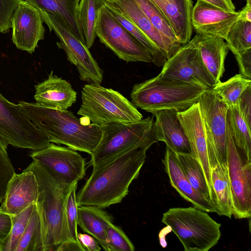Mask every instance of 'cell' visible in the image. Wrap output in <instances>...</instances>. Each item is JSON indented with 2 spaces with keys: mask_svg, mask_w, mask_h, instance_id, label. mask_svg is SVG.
I'll return each mask as SVG.
<instances>
[{
  "mask_svg": "<svg viewBox=\"0 0 251 251\" xmlns=\"http://www.w3.org/2000/svg\"><path fill=\"white\" fill-rule=\"evenodd\" d=\"M106 241L109 251H134L135 247L122 228L113 223L108 226Z\"/></svg>",
  "mask_w": 251,
  "mask_h": 251,
  "instance_id": "obj_37",
  "label": "cell"
},
{
  "mask_svg": "<svg viewBox=\"0 0 251 251\" xmlns=\"http://www.w3.org/2000/svg\"><path fill=\"white\" fill-rule=\"evenodd\" d=\"M226 165L236 219L251 216V161L248 160L236 146L227 122Z\"/></svg>",
  "mask_w": 251,
  "mask_h": 251,
  "instance_id": "obj_12",
  "label": "cell"
},
{
  "mask_svg": "<svg viewBox=\"0 0 251 251\" xmlns=\"http://www.w3.org/2000/svg\"><path fill=\"white\" fill-rule=\"evenodd\" d=\"M175 109H163L149 112L155 117L152 129L158 141L176 153H191L189 141Z\"/></svg>",
  "mask_w": 251,
  "mask_h": 251,
  "instance_id": "obj_19",
  "label": "cell"
},
{
  "mask_svg": "<svg viewBox=\"0 0 251 251\" xmlns=\"http://www.w3.org/2000/svg\"><path fill=\"white\" fill-rule=\"evenodd\" d=\"M113 221V217L102 208L91 205L78 206V226L93 236L106 251H109L106 229Z\"/></svg>",
  "mask_w": 251,
  "mask_h": 251,
  "instance_id": "obj_25",
  "label": "cell"
},
{
  "mask_svg": "<svg viewBox=\"0 0 251 251\" xmlns=\"http://www.w3.org/2000/svg\"><path fill=\"white\" fill-rule=\"evenodd\" d=\"M224 10L229 12L236 11L235 6L232 0H201Z\"/></svg>",
  "mask_w": 251,
  "mask_h": 251,
  "instance_id": "obj_45",
  "label": "cell"
},
{
  "mask_svg": "<svg viewBox=\"0 0 251 251\" xmlns=\"http://www.w3.org/2000/svg\"><path fill=\"white\" fill-rule=\"evenodd\" d=\"M15 251H45L42 222L36 203Z\"/></svg>",
  "mask_w": 251,
  "mask_h": 251,
  "instance_id": "obj_33",
  "label": "cell"
},
{
  "mask_svg": "<svg viewBox=\"0 0 251 251\" xmlns=\"http://www.w3.org/2000/svg\"><path fill=\"white\" fill-rule=\"evenodd\" d=\"M34 98L41 105L60 110H67L75 102L77 93L67 80L53 74L35 85Z\"/></svg>",
  "mask_w": 251,
  "mask_h": 251,
  "instance_id": "obj_21",
  "label": "cell"
},
{
  "mask_svg": "<svg viewBox=\"0 0 251 251\" xmlns=\"http://www.w3.org/2000/svg\"><path fill=\"white\" fill-rule=\"evenodd\" d=\"M162 162L171 186L194 207L206 212L217 213L215 206L198 193L191 185L183 172L175 152L166 146Z\"/></svg>",
  "mask_w": 251,
  "mask_h": 251,
  "instance_id": "obj_20",
  "label": "cell"
},
{
  "mask_svg": "<svg viewBox=\"0 0 251 251\" xmlns=\"http://www.w3.org/2000/svg\"><path fill=\"white\" fill-rule=\"evenodd\" d=\"M44 22L53 30L59 41L58 47L65 52L67 59L77 70L81 80L89 84L100 85L103 71L99 66L89 49L62 21L52 14L40 10Z\"/></svg>",
  "mask_w": 251,
  "mask_h": 251,
  "instance_id": "obj_9",
  "label": "cell"
},
{
  "mask_svg": "<svg viewBox=\"0 0 251 251\" xmlns=\"http://www.w3.org/2000/svg\"><path fill=\"white\" fill-rule=\"evenodd\" d=\"M77 186L73 188L70 193L66 204V221L72 239L79 242L77 238L78 204L76 199V190Z\"/></svg>",
  "mask_w": 251,
  "mask_h": 251,
  "instance_id": "obj_38",
  "label": "cell"
},
{
  "mask_svg": "<svg viewBox=\"0 0 251 251\" xmlns=\"http://www.w3.org/2000/svg\"><path fill=\"white\" fill-rule=\"evenodd\" d=\"M198 103L204 126L210 167L217 160L222 164H226L227 112L228 107L212 88L204 91Z\"/></svg>",
  "mask_w": 251,
  "mask_h": 251,
  "instance_id": "obj_11",
  "label": "cell"
},
{
  "mask_svg": "<svg viewBox=\"0 0 251 251\" xmlns=\"http://www.w3.org/2000/svg\"><path fill=\"white\" fill-rule=\"evenodd\" d=\"M158 75L198 85L207 89L216 84L201 59L197 34L167 59Z\"/></svg>",
  "mask_w": 251,
  "mask_h": 251,
  "instance_id": "obj_13",
  "label": "cell"
},
{
  "mask_svg": "<svg viewBox=\"0 0 251 251\" xmlns=\"http://www.w3.org/2000/svg\"><path fill=\"white\" fill-rule=\"evenodd\" d=\"M96 35L101 43L127 63H152L148 51L114 17L105 5L98 14Z\"/></svg>",
  "mask_w": 251,
  "mask_h": 251,
  "instance_id": "obj_10",
  "label": "cell"
},
{
  "mask_svg": "<svg viewBox=\"0 0 251 251\" xmlns=\"http://www.w3.org/2000/svg\"><path fill=\"white\" fill-rule=\"evenodd\" d=\"M35 202L19 213L11 215L12 226L1 251H15L32 215Z\"/></svg>",
  "mask_w": 251,
  "mask_h": 251,
  "instance_id": "obj_36",
  "label": "cell"
},
{
  "mask_svg": "<svg viewBox=\"0 0 251 251\" xmlns=\"http://www.w3.org/2000/svg\"><path fill=\"white\" fill-rule=\"evenodd\" d=\"M106 2V0H80L78 5L77 18L89 49L96 37V25L99 11Z\"/></svg>",
  "mask_w": 251,
  "mask_h": 251,
  "instance_id": "obj_28",
  "label": "cell"
},
{
  "mask_svg": "<svg viewBox=\"0 0 251 251\" xmlns=\"http://www.w3.org/2000/svg\"><path fill=\"white\" fill-rule=\"evenodd\" d=\"M151 147L133 148L93 166L89 178L76 195L78 205L104 209L121 202L138 177Z\"/></svg>",
  "mask_w": 251,
  "mask_h": 251,
  "instance_id": "obj_1",
  "label": "cell"
},
{
  "mask_svg": "<svg viewBox=\"0 0 251 251\" xmlns=\"http://www.w3.org/2000/svg\"><path fill=\"white\" fill-rule=\"evenodd\" d=\"M38 193V181L32 171L15 173L8 183L0 207L10 215L17 214L36 202Z\"/></svg>",
  "mask_w": 251,
  "mask_h": 251,
  "instance_id": "obj_18",
  "label": "cell"
},
{
  "mask_svg": "<svg viewBox=\"0 0 251 251\" xmlns=\"http://www.w3.org/2000/svg\"><path fill=\"white\" fill-rule=\"evenodd\" d=\"M25 0L38 10L49 13L62 21L85 44L84 34L76 15L77 8L80 0Z\"/></svg>",
  "mask_w": 251,
  "mask_h": 251,
  "instance_id": "obj_26",
  "label": "cell"
},
{
  "mask_svg": "<svg viewBox=\"0 0 251 251\" xmlns=\"http://www.w3.org/2000/svg\"><path fill=\"white\" fill-rule=\"evenodd\" d=\"M210 175L217 214L231 218L233 206L226 164L215 162L211 166Z\"/></svg>",
  "mask_w": 251,
  "mask_h": 251,
  "instance_id": "obj_27",
  "label": "cell"
},
{
  "mask_svg": "<svg viewBox=\"0 0 251 251\" xmlns=\"http://www.w3.org/2000/svg\"><path fill=\"white\" fill-rule=\"evenodd\" d=\"M177 114L189 141L192 154L201 165L214 202L208 147L199 103H195L188 109L177 112Z\"/></svg>",
  "mask_w": 251,
  "mask_h": 251,
  "instance_id": "obj_16",
  "label": "cell"
},
{
  "mask_svg": "<svg viewBox=\"0 0 251 251\" xmlns=\"http://www.w3.org/2000/svg\"><path fill=\"white\" fill-rule=\"evenodd\" d=\"M250 85L251 79L239 74L225 82H218L212 89L229 108L238 105L242 94Z\"/></svg>",
  "mask_w": 251,
  "mask_h": 251,
  "instance_id": "obj_32",
  "label": "cell"
},
{
  "mask_svg": "<svg viewBox=\"0 0 251 251\" xmlns=\"http://www.w3.org/2000/svg\"><path fill=\"white\" fill-rule=\"evenodd\" d=\"M106 2L139 28L167 59L176 52L152 25L134 0H106Z\"/></svg>",
  "mask_w": 251,
  "mask_h": 251,
  "instance_id": "obj_22",
  "label": "cell"
},
{
  "mask_svg": "<svg viewBox=\"0 0 251 251\" xmlns=\"http://www.w3.org/2000/svg\"><path fill=\"white\" fill-rule=\"evenodd\" d=\"M39 10L30 3L21 0L11 21L12 40L17 49L32 54L38 43L44 39L45 28Z\"/></svg>",
  "mask_w": 251,
  "mask_h": 251,
  "instance_id": "obj_15",
  "label": "cell"
},
{
  "mask_svg": "<svg viewBox=\"0 0 251 251\" xmlns=\"http://www.w3.org/2000/svg\"><path fill=\"white\" fill-rule=\"evenodd\" d=\"M225 40L234 55L251 49V22L238 20L230 28Z\"/></svg>",
  "mask_w": 251,
  "mask_h": 251,
  "instance_id": "obj_35",
  "label": "cell"
},
{
  "mask_svg": "<svg viewBox=\"0 0 251 251\" xmlns=\"http://www.w3.org/2000/svg\"><path fill=\"white\" fill-rule=\"evenodd\" d=\"M161 222L176 234L185 251H208L221 235V225L195 207L170 208Z\"/></svg>",
  "mask_w": 251,
  "mask_h": 251,
  "instance_id": "obj_5",
  "label": "cell"
},
{
  "mask_svg": "<svg viewBox=\"0 0 251 251\" xmlns=\"http://www.w3.org/2000/svg\"><path fill=\"white\" fill-rule=\"evenodd\" d=\"M12 226L11 215L0 207V251L9 235Z\"/></svg>",
  "mask_w": 251,
  "mask_h": 251,
  "instance_id": "obj_42",
  "label": "cell"
},
{
  "mask_svg": "<svg viewBox=\"0 0 251 251\" xmlns=\"http://www.w3.org/2000/svg\"><path fill=\"white\" fill-rule=\"evenodd\" d=\"M24 170L32 171L38 181L36 205L42 222L45 251H55L62 242L73 240L67 224L65 209L68 197L77 183L63 182L35 160Z\"/></svg>",
  "mask_w": 251,
  "mask_h": 251,
  "instance_id": "obj_3",
  "label": "cell"
},
{
  "mask_svg": "<svg viewBox=\"0 0 251 251\" xmlns=\"http://www.w3.org/2000/svg\"><path fill=\"white\" fill-rule=\"evenodd\" d=\"M237 106L245 120L251 126V85L242 94Z\"/></svg>",
  "mask_w": 251,
  "mask_h": 251,
  "instance_id": "obj_40",
  "label": "cell"
},
{
  "mask_svg": "<svg viewBox=\"0 0 251 251\" xmlns=\"http://www.w3.org/2000/svg\"><path fill=\"white\" fill-rule=\"evenodd\" d=\"M206 89L198 85L163 78L158 75L135 84L130 98L136 107L148 112L163 109L181 112L198 102Z\"/></svg>",
  "mask_w": 251,
  "mask_h": 251,
  "instance_id": "obj_4",
  "label": "cell"
},
{
  "mask_svg": "<svg viewBox=\"0 0 251 251\" xmlns=\"http://www.w3.org/2000/svg\"><path fill=\"white\" fill-rule=\"evenodd\" d=\"M0 139L8 147L37 151L48 147V137L0 92Z\"/></svg>",
  "mask_w": 251,
  "mask_h": 251,
  "instance_id": "obj_8",
  "label": "cell"
},
{
  "mask_svg": "<svg viewBox=\"0 0 251 251\" xmlns=\"http://www.w3.org/2000/svg\"><path fill=\"white\" fill-rule=\"evenodd\" d=\"M21 0H0V32L9 31L13 14Z\"/></svg>",
  "mask_w": 251,
  "mask_h": 251,
  "instance_id": "obj_39",
  "label": "cell"
},
{
  "mask_svg": "<svg viewBox=\"0 0 251 251\" xmlns=\"http://www.w3.org/2000/svg\"><path fill=\"white\" fill-rule=\"evenodd\" d=\"M169 0V1H173V0Z\"/></svg>",
  "mask_w": 251,
  "mask_h": 251,
  "instance_id": "obj_47",
  "label": "cell"
},
{
  "mask_svg": "<svg viewBox=\"0 0 251 251\" xmlns=\"http://www.w3.org/2000/svg\"><path fill=\"white\" fill-rule=\"evenodd\" d=\"M246 0V5L239 11V15L238 20L251 22V0Z\"/></svg>",
  "mask_w": 251,
  "mask_h": 251,
  "instance_id": "obj_46",
  "label": "cell"
},
{
  "mask_svg": "<svg viewBox=\"0 0 251 251\" xmlns=\"http://www.w3.org/2000/svg\"><path fill=\"white\" fill-rule=\"evenodd\" d=\"M239 12H229L201 0L193 6L191 23L197 34L226 39L232 25L238 20Z\"/></svg>",
  "mask_w": 251,
  "mask_h": 251,
  "instance_id": "obj_17",
  "label": "cell"
},
{
  "mask_svg": "<svg viewBox=\"0 0 251 251\" xmlns=\"http://www.w3.org/2000/svg\"><path fill=\"white\" fill-rule=\"evenodd\" d=\"M175 153L182 169L191 185L198 193L215 206L212 194L198 159L191 153Z\"/></svg>",
  "mask_w": 251,
  "mask_h": 251,
  "instance_id": "obj_29",
  "label": "cell"
},
{
  "mask_svg": "<svg viewBox=\"0 0 251 251\" xmlns=\"http://www.w3.org/2000/svg\"><path fill=\"white\" fill-rule=\"evenodd\" d=\"M85 251L80 243L74 240H67L62 242L57 247L55 251Z\"/></svg>",
  "mask_w": 251,
  "mask_h": 251,
  "instance_id": "obj_44",
  "label": "cell"
},
{
  "mask_svg": "<svg viewBox=\"0 0 251 251\" xmlns=\"http://www.w3.org/2000/svg\"><path fill=\"white\" fill-rule=\"evenodd\" d=\"M197 34L201 59L216 84L225 72V61L229 50L221 37Z\"/></svg>",
  "mask_w": 251,
  "mask_h": 251,
  "instance_id": "obj_24",
  "label": "cell"
},
{
  "mask_svg": "<svg viewBox=\"0 0 251 251\" xmlns=\"http://www.w3.org/2000/svg\"><path fill=\"white\" fill-rule=\"evenodd\" d=\"M159 9L170 25L178 42L182 45L191 39L193 27L192 0H151Z\"/></svg>",
  "mask_w": 251,
  "mask_h": 251,
  "instance_id": "obj_23",
  "label": "cell"
},
{
  "mask_svg": "<svg viewBox=\"0 0 251 251\" xmlns=\"http://www.w3.org/2000/svg\"><path fill=\"white\" fill-rule=\"evenodd\" d=\"M77 238L85 251H100L101 250L98 241L89 234L77 233Z\"/></svg>",
  "mask_w": 251,
  "mask_h": 251,
  "instance_id": "obj_43",
  "label": "cell"
},
{
  "mask_svg": "<svg viewBox=\"0 0 251 251\" xmlns=\"http://www.w3.org/2000/svg\"><path fill=\"white\" fill-rule=\"evenodd\" d=\"M18 104L25 115L48 137L50 143L64 145L91 155L101 139V126L83 123L70 111L23 100Z\"/></svg>",
  "mask_w": 251,
  "mask_h": 251,
  "instance_id": "obj_2",
  "label": "cell"
},
{
  "mask_svg": "<svg viewBox=\"0 0 251 251\" xmlns=\"http://www.w3.org/2000/svg\"><path fill=\"white\" fill-rule=\"evenodd\" d=\"M105 5L109 8L114 17L127 29L148 51L152 58V63L160 67L167 60L162 52L134 24L123 16L113 6L107 3Z\"/></svg>",
  "mask_w": 251,
  "mask_h": 251,
  "instance_id": "obj_34",
  "label": "cell"
},
{
  "mask_svg": "<svg viewBox=\"0 0 251 251\" xmlns=\"http://www.w3.org/2000/svg\"><path fill=\"white\" fill-rule=\"evenodd\" d=\"M169 45L176 51L182 46L178 42L167 19L151 0H134Z\"/></svg>",
  "mask_w": 251,
  "mask_h": 251,
  "instance_id": "obj_31",
  "label": "cell"
},
{
  "mask_svg": "<svg viewBox=\"0 0 251 251\" xmlns=\"http://www.w3.org/2000/svg\"><path fill=\"white\" fill-rule=\"evenodd\" d=\"M237 60L240 74L251 79V49L234 55Z\"/></svg>",
  "mask_w": 251,
  "mask_h": 251,
  "instance_id": "obj_41",
  "label": "cell"
},
{
  "mask_svg": "<svg viewBox=\"0 0 251 251\" xmlns=\"http://www.w3.org/2000/svg\"><path fill=\"white\" fill-rule=\"evenodd\" d=\"M33 160L44 165L62 181L69 184L77 183L84 177L86 163L76 151L51 143L47 147L32 151Z\"/></svg>",
  "mask_w": 251,
  "mask_h": 251,
  "instance_id": "obj_14",
  "label": "cell"
},
{
  "mask_svg": "<svg viewBox=\"0 0 251 251\" xmlns=\"http://www.w3.org/2000/svg\"><path fill=\"white\" fill-rule=\"evenodd\" d=\"M77 114L101 126L112 123H132L143 119L136 107L120 92L89 84L82 89Z\"/></svg>",
  "mask_w": 251,
  "mask_h": 251,
  "instance_id": "obj_6",
  "label": "cell"
},
{
  "mask_svg": "<svg viewBox=\"0 0 251 251\" xmlns=\"http://www.w3.org/2000/svg\"><path fill=\"white\" fill-rule=\"evenodd\" d=\"M227 122L236 146L248 160L251 161V126L245 120L237 106L228 108Z\"/></svg>",
  "mask_w": 251,
  "mask_h": 251,
  "instance_id": "obj_30",
  "label": "cell"
},
{
  "mask_svg": "<svg viewBox=\"0 0 251 251\" xmlns=\"http://www.w3.org/2000/svg\"><path fill=\"white\" fill-rule=\"evenodd\" d=\"M153 123V117H148L132 123H112L102 126V137L91 155L89 165L95 166L136 147L151 146L158 142L152 129Z\"/></svg>",
  "mask_w": 251,
  "mask_h": 251,
  "instance_id": "obj_7",
  "label": "cell"
}]
</instances>
